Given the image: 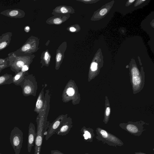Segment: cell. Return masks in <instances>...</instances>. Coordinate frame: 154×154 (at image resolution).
Segmentation results:
<instances>
[{
    "mask_svg": "<svg viewBox=\"0 0 154 154\" xmlns=\"http://www.w3.org/2000/svg\"><path fill=\"white\" fill-rule=\"evenodd\" d=\"M0 154H2L1 153H0Z\"/></svg>",
    "mask_w": 154,
    "mask_h": 154,
    "instance_id": "cell-36",
    "label": "cell"
},
{
    "mask_svg": "<svg viewBox=\"0 0 154 154\" xmlns=\"http://www.w3.org/2000/svg\"><path fill=\"white\" fill-rule=\"evenodd\" d=\"M20 75H17L15 77V79L16 80H18L20 78Z\"/></svg>",
    "mask_w": 154,
    "mask_h": 154,
    "instance_id": "cell-32",
    "label": "cell"
},
{
    "mask_svg": "<svg viewBox=\"0 0 154 154\" xmlns=\"http://www.w3.org/2000/svg\"><path fill=\"white\" fill-rule=\"evenodd\" d=\"M111 109L108 97L107 96L105 97V108L104 113L103 122L105 124H107L109 121Z\"/></svg>",
    "mask_w": 154,
    "mask_h": 154,
    "instance_id": "cell-14",
    "label": "cell"
},
{
    "mask_svg": "<svg viewBox=\"0 0 154 154\" xmlns=\"http://www.w3.org/2000/svg\"><path fill=\"white\" fill-rule=\"evenodd\" d=\"M135 0H129L128 1L126 4V6H128L132 4Z\"/></svg>",
    "mask_w": 154,
    "mask_h": 154,
    "instance_id": "cell-26",
    "label": "cell"
},
{
    "mask_svg": "<svg viewBox=\"0 0 154 154\" xmlns=\"http://www.w3.org/2000/svg\"><path fill=\"white\" fill-rule=\"evenodd\" d=\"M69 30L71 32H74L76 31V29L74 26H71L69 28Z\"/></svg>",
    "mask_w": 154,
    "mask_h": 154,
    "instance_id": "cell-29",
    "label": "cell"
},
{
    "mask_svg": "<svg viewBox=\"0 0 154 154\" xmlns=\"http://www.w3.org/2000/svg\"><path fill=\"white\" fill-rule=\"evenodd\" d=\"M114 3V1H112L102 6L95 12L91 20H97L103 18L108 13Z\"/></svg>",
    "mask_w": 154,
    "mask_h": 154,
    "instance_id": "cell-9",
    "label": "cell"
},
{
    "mask_svg": "<svg viewBox=\"0 0 154 154\" xmlns=\"http://www.w3.org/2000/svg\"><path fill=\"white\" fill-rule=\"evenodd\" d=\"M62 100L64 103L72 101V103L74 105L80 102V95L74 80H70L66 84L63 93Z\"/></svg>",
    "mask_w": 154,
    "mask_h": 154,
    "instance_id": "cell-2",
    "label": "cell"
},
{
    "mask_svg": "<svg viewBox=\"0 0 154 154\" xmlns=\"http://www.w3.org/2000/svg\"><path fill=\"white\" fill-rule=\"evenodd\" d=\"M45 101V97L44 95V88L39 94L36 102L35 111L39 114L43 109Z\"/></svg>",
    "mask_w": 154,
    "mask_h": 154,
    "instance_id": "cell-13",
    "label": "cell"
},
{
    "mask_svg": "<svg viewBox=\"0 0 154 154\" xmlns=\"http://www.w3.org/2000/svg\"><path fill=\"white\" fill-rule=\"evenodd\" d=\"M55 11L57 12L62 14H66L70 12V10L68 7L66 6H62L59 7L56 9Z\"/></svg>",
    "mask_w": 154,
    "mask_h": 154,
    "instance_id": "cell-17",
    "label": "cell"
},
{
    "mask_svg": "<svg viewBox=\"0 0 154 154\" xmlns=\"http://www.w3.org/2000/svg\"><path fill=\"white\" fill-rule=\"evenodd\" d=\"M93 129L90 128L83 126L81 129L80 132L84 141L87 142H93L95 136Z\"/></svg>",
    "mask_w": 154,
    "mask_h": 154,
    "instance_id": "cell-12",
    "label": "cell"
},
{
    "mask_svg": "<svg viewBox=\"0 0 154 154\" xmlns=\"http://www.w3.org/2000/svg\"><path fill=\"white\" fill-rule=\"evenodd\" d=\"M23 138V133L18 128L15 127L12 130L10 136V141L15 154H20Z\"/></svg>",
    "mask_w": 154,
    "mask_h": 154,
    "instance_id": "cell-5",
    "label": "cell"
},
{
    "mask_svg": "<svg viewBox=\"0 0 154 154\" xmlns=\"http://www.w3.org/2000/svg\"><path fill=\"white\" fill-rule=\"evenodd\" d=\"M67 117V114L60 115L49 125L48 130L45 133V140H48L51 136L56 133L63 120Z\"/></svg>",
    "mask_w": 154,
    "mask_h": 154,
    "instance_id": "cell-8",
    "label": "cell"
},
{
    "mask_svg": "<svg viewBox=\"0 0 154 154\" xmlns=\"http://www.w3.org/2000/svg\"><path fill=\"white\" fill-rule=\"evenodd\" d=\"M24 63L22 61H18L17 63V66L20 67H22L24 66Z\"/></svg>",
    "mask_w": 154,
    "mask_h": 154,
    "instance_id": "cell-25",
    "label": "cell"
},
{
    "mask_svg": "<svg viewBox=\"0 0 154 154\" xmlns=\"http://www.w3.org/2000/svg\"><path fill=\"white\" fill-rule=\"evenodd\" d=\"M96 139L104 144L115 147L121 146L124 145L121 140L103 129L98 127L96 128Z\"/></svg>",
    "mask_w": 154,
    "mask_h": 154,
    "instance_id": "cell-3",
    "label": "cell"
},
{
    "mask_svg": "<svg viewBox=\"0 0 154 154\" xmlns=\"http://www.w3.org/2000/svg\"><path fill=\"white\" fill-rule=\"evenodd\" d=\"M72 127V119L70 117H67L63 120L56 133L59 135H66L69 133Z\"/></svg>",
    "mask_w": 154,
    "mask_h": 154,
    "instance_id": "cell-10",
    "label": "cell"
},
{
    "mask_svg": "<svg viewBox=\"0 0 154 154\" xmlns=\"http://www.w3.org/2000/svg\"><path fill=\"white\" fill-rule=\"evenodd\" d=\"M103 57L96 56L90 66L88 75V81L90 82L99 74L100 69L103 67Z\"/></svg>",
    "mask_w": 154,
    "mask_h": 154,
    "instance_id": "cell-6",
    "label": "cell"
},
{
    "mask_svg": "<svg viewBox=\"0 0 154 154\" xmlns=\"http://www.w3.org/2000/svg\"><path fill=\"white\" fill-rule=\"evenodd\" d=\"M31 45L29 44H27L24 45L22 48V50L23 51H26L30 49Z\"/></svg>",
    "mask_w": 154,
    "mask_h": 154,
    "instance_id": "cell-21",
    "label": "cell"
},
{
    "mask_svg": "<svg viewBox=\"0 0 154 154\" xmlns=\"http://www.w3.org/2000/svg\"><path fill=\"white\" fill-rule=\"evenodd\" d=\"M6 42H4L0 44V49L4 48L7 45Z\"/></svg>",
    "mask_w": 154,
    "mask_h": 154,
    "instance_id": "cell-28",
    "label": "cell"
},
{
    "mask_svg": "<svg viewBox=\"0 0 154 154\" xmlns=\"http://www.w3.org/2000/svg\"><path fill=\"white\" fill-rule=\"evenodd\" d=\"M28 69V67L26 65L23 66L22 67V70L23 71H27Z\"/></svg>",
    "mask_w": 154,
    "mask_h": 154,
    "instance_id": "cell-30",
    "label": "cell"
},
{
    "mask_svg": "<svg viewBox=\"0 0 154 154\" xmlns=\"http://www.w3.org/2000/svg\"><path fill=\"white\" fill-rule=\"evenodd\" d=\"M82 1L84 2H86L87 3H95L97 2L98 1V0H82Z\"/></svg>",
    "mask_w": 154,
    "mask_h": 154,
    "instance_id": "cell-27",
    "label": "cell"
},
{
    "mask_svg": "<svg viewBox=\"0 0 154 154\" xmlns=\"http://www.w3.org/2000/svg\"><path fill=\"white\" fill-rule=\"evenodd\" d=\"M146 0H138L136 1L134 5V6L135 7L137 6L140 4H142V3L146 1Z\"/></svg>",
    "mask_w": 154,
    "mask_h": 154,
    "instance_id": "cell-22",
    "label": "cell"
},
{
    "mask_svg": "<svg viewBox=\"0 0 154 154\" xmlns=\"http://www.w3.org/2000/svg\"><path fill=\"white\" fill-rule=\"evenodd\" d=\"M38 117L36 119L37 129L35 141L34 154H40L43 138L47 128L49 126V122H47V117L43 113L40 112Z\"/></svg>",
    "mask_w": 154,
    "mask_h": 154,
    "instance_id": "cell-1",
    "label": "cell"
},
{
    "mask_svg": "<svg viewBox=\"0 0 154 154\" xmlns=\"http://www.w3.org/2000/svg\"><path fill=\"white\" fill-rule=\"evenodd\" d=\"M62 58V55L61 53L59 52L57 54L56 58V63L55 66V69L56 70H58L59 68Z\"/></svg>",
    "mask_w": 154,
    "mask_h": 154,
    "instance_id": "cell-16",
    "label": "cell"
},
{
    "mask_svg": "<svg viewBox=\"0 0 154 154\" xmlns=\"http://www.w3.org/2000/svg\"><path fill=\"white\" fill-rule=\"evenodd\" d=\"M85 154H89L88 153H85Z\"/></svg>",
    "mask_w": 154,
    "mask_h": 154,
    "instance_id": "cell-35",
    "label": "cell"
},
{
    "mask_svg": "<svg viewBox=\"0 0 154 154\" xmlns=\"http://www.w3.org/2000/svg\"><path fill=\"white\" fill-rule=\"evenodd\" d=\"M18 12L16 10H13L10 11L9 13V15L11 16H14L17 15Z\"/></svg>",
    "mask_w": 154,
    "mask_h": 154,
    "instance_id": "cell-23",
    "label": "cell"
},
{
    "mask_svg": "<svg viewBox=\"0 0 154 154\" xmlns=\"http://www.w3.org/2000/svg\"><path fill=\"white\" fill-rule=\"evenodd\" d=\"M51 152V154H64L57 150H52Z\"/></svg>",
    "mask_w": 154,
    "mask_h": 154,
    "instance_id": "cell-24",
    "label": "cell"
},
{
    "mask_svg": "<svg viewBox=\"0 0 154 154\" xmlns=\"http://www.w3.org/2000/svg\"><path fill=\"white\" fill-rule=\"evenodd\" d=\"M135 154H146V153H143L141 152H135Z\"/></svg>",
    "mask_w": 154,
    "mask_h": 154,
    "instance_id": "cell-33",
    "label": "cell"
},
{
    "mask_svg": "<svg viewBox=\"0 0 154 154\" xmlns=\"http://www.w3.org/2000/svg\"><path fill=\"white\" fill-rule=\"evenodd\" d=\"M53 23L55 24H59L63 22L62 20L59 18H56L53 19Z\"/></svg>",
    "mask_w": 154,
    "mask_h": 154,
    "instance_id": "cell-19",
    "label": "cell"
},
{
    "mask_svg": "<svg viewBox=\"0 0 154 154\" xmlns=\"http://www.w3.org/2000/svg\"><path fill=\"white\" fill-rule=\"evenodd\" d=\"M145 72L143 67L141 66L139 75L130 78L134 94L138 93L143 88L145 84Z\"/></svg>",
    "mask_w": 154,
    "mask_h": 154,
    "instance_id": "cell-7",
    "label": "cell"
},
{
    "mask_svg": "<svg viewBox=\"0 0 154 154\" xmlns=\"http://www.w3.org/2000/svg\"><path fill=\"white\" fill-rule=\"evenodd\" d=\"M26 30H29V28L28 26H27L26 28Z\"/></svg>",
    "mask_w": 154,
    "mask_h": 154,
    "instance_id": "cell-34",
    "label": "cell"
},
{
    "mask_svg": "<svg viewBox=\"0 0 154 154\" xmlns=\"http://www.w3.org/2000/svg\"><path fill=\"white\" fill-rule=\"evenodd\" d=\"M32 89L29 85L26 86L24 89V93L26 94H30L32 91Z\"/></svg>",
    "mask_w": 154,
    "mask_h": 154,
    "instance_id": "cell-20",
    "label": "cell"
},
{
    "mask_svg": "<svg viewBox=\"0 0 154 154\" xmlns=\"http://www.w3.org/2000/svg\"><path fill=\"white\" fill-rule=\"evenodd\" d=\"M5 80V78L3 76L0 77V84L3 82Z\"/></svg>",
    "mask_w": 154,
    "mask_h": 154,
    "instance_id": "cell-31",
    "label": "cell"
},
{
    "mask_svg": "<svg viewBox=\"0 0 154 154\" xmlns=\"http://www.w3.org/2000/svg\"><path fill=\"white\" fill-rule=\"evenodd\" d=\"M149 125L142 120L133 122L128 121L127 123H122L119 124V126L122 129L135 136H140L143 132L146 129L143 127L144 125Z\"/></svg>",
    "mask_w": 154,
    "mask_h": 154,
    "instance_id": "cell-4",
    "label": "cell"
},
{
    "mask_svg": "<svg viewBox=\"0 0 154 154\" xmlns=\"http://www.w3.org/2000/svg\"><path fill=\"white\" fill-rule=\"evenodd\" d=\"M128 66L129 70L130 78L136 77L139 75L140 71L134 59H131L129 63V65H128Z\"/></svg>",
    "mask_w": 154,
    "mask_h": 154,
    "instance_id": "cell-15",
    "label": "cell"
},
{
    "mask_svg": "<svg viewBox=\"0 0 154 154\" xmlns=\"http://www.w3.org/2000/svg\"><path fill=\"white\" fill-rule=\"evenodd\" d=\"M50 55L48 51H46L44 54V60L45 61V63L46 66H48L50 62Z\"/></svg>",
    "mask_w": 154,
    "mask_h": 154,
    "instance_id": "cell-18",
    "label": "cell"
},
{
    "mask_svg": "<svg viewBox=\"0 0 154 154\" xmlns=\"http://www.w3.org/2000/svg\"><path fill=\"white\" fill-rule=\"evenodd\" d=\"M36 132L34 125L31 123L29 128L28 134L27 149L29 153L31 152L32 147L33 146L35 141Z\"/></svg>",
    "mask_w": 154,
    "mask_h": 154,
    "instance_id": "cell-11",
    "label": "cell"
}]
</instances>
